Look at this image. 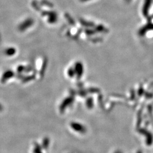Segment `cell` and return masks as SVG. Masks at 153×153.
<instances>
[{"instance_id": "6da1fadb", "label": "cell", "mask_w": 153, "mask_h": 153, "mask_svg": "<svg viewBox=\"0 0 153 153\" xmlns=\"http://www.w3.org/2000/svg\"><path fill=\"white\" fill-rule=\"evenodd\" d=\"M33 23H34V21L32 19H28L24 22H23V23L19 25V29L20 31H24L26 29L28 28L30 26L32 25Z\"/></svg>"}, {"instance_id": "7a4b0ae2", "label": "cell", "mask_w": 153, "mask_h": 153, "mask_svg": "<svg viewBox=\"0 0 153 153\" xmlns=\"http://www.w3.org/2000/svg\"><path fill=\"white\" fill-rule=\"evenodd\" d=\"M72 127L75 130L78 131V132H80V133H82V132H85V128H83V126H82L81 124H78V123H72L71 124Z\"/></svg>"}, {"instance_id": "3957f363", "label": "cell", "mask_w": 153, "mask_h": 153, "mask_svg": "<svg viewBox=\"0 0 153 153\" xmlns=\"http://www.w3.org/2000/svg\"><path fill=\"white\" fill-rule=\"evenodd\" d=\"M15 52V49L14 48H10L6 51V54L8 55H13V54Z\"/></svg>"}, {"instance_id": "277c9868", "label": "cell", "mask_w": 153, "mask_h": 153, "mask_svg": "<svg viewBox=\"0 0 153 153\" xmlns=\"http://www.w3.org/2000/svg\"><path fill=\"white\" fill-rule=\"evenodd\" d=\"M2 110V105L0 104V111H1Z\"/></svg>"}]
</instances>
